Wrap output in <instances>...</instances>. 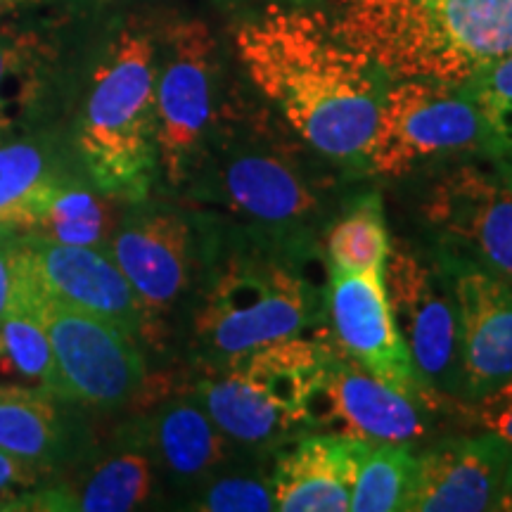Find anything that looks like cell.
Instances as JSON below:
<instances>
[{"label":"cell","instance_id":"2e32d148","mask_svg":"<svg viewBox=\"0 0 512 512\" xmlns=\"http://www.w3.org/2000/svg\"><path fill=\"white\" fill-rule=\"evenodd\" d=\"M512 503V446L486 432L451 439L415 458L408 508L415 512H484Z\"/></svg>","mask_w":512,"mask_h":512},{"label":"cell","instance_id":"4316f807","mask_svg":"<svg viewBox=\"0 0 512 512\" xmlns=\"http://www.w3.org/2000/svg\"><path fill=\"white\" fill-rule=\"evenodd\" d=\"M0 370L15 377L17 384L41 387L53 394V347L36 313L10 309L0 320Z\"/></svg>","mask_w":512,"mask_h":512},{"label":"cell","instance_id":"5bb4252c","mask_svg":"<svg viewBox=\"0 0 512 512\" xmlns=\"http://www.w3.org/2000/svg\"><path fill=\"white\" fill-rule=\"evenodd\" d=\"M384 268L344 271L328 266V318L332 335L342 354L425 408L411 356L396 328Z\"/></svg>","mask_w":512,"mask_h":512},{"label":"cell","instance_id":"7402d4cb","mask_svg":"<svg viewBox=\"0 0 512 512\" xmlns=\"http://www.w3.org/2000/svg\"><path fill=\"white\" fill-rule=\"evenodd\" d=\"M69 510L128 512L143 508L157 494V467L131 432L124 446L98 460L81 482L62 484Z\"/></svg>","mask_w":512,"mask_h":512},{"label":"cell","instance_id":"9a60e30c","mask_svg":"<svg viewBox=\"0 0 512 512\" xmlns=\"http://www.w3.org/2000/svg\"><path fill=\"white\" fill-rule=\"evenodd\" d=\"M434 259L458 306L465 399L479 401L512 377V285L451 247Z\"/></svg>","mask_w":512,"mask_h":512},{"label":"cell","instance_id":"484cf974","mask_svg":"<svg viewBox=\"0 0 512 512\" xmlns=\"http://www.w3.org/2000/svg\"><path fill=\"white\" fill-rule=\"evenodd\" d=\"M415 456L406 444H370L358 470L349 510L396 512L408 508Z\"/></svg>","mask_w":512,"mask_h":512},{"label":"cell","instance_id":"30bf717a","mask_svg":"<svg viewBox=\"0 0 512 512\" xmlns=\"http://www.w3.org/2000/svg\"><path fill=\"white\" fill-rule=\"evenodd\" d=\"M384 280L427 411H437L451 396L465 399L460 318L444 268L434 256L425 261L396 247L389 252Z\"/></svg>","mask_w":512,"mask_h":512},{"label":"cell","instance_id":"d4e9b609","mask_svg":"<svg viewBox=\"0 0 512 512\" xmlns=\"http://www.w3.org/2000/svg\"><path fill=\"white\" fill-rule=\"evenodd\" d=\"M389 235L384 207L377 192L361 195L328 230V266L344 271H368L387 266Z\"/></svg>","mask_w":512,"mask_h":512},{"label":"cell","instance_id":"5b68a950","mask_svg":"<svg viewBox=\"0 0 512 512\" xmlns=\"http://www.w3.org/2000/svg\"><path fill=\"white\" fill-rule=\"evenodd\" d=\"M155 86V36L128 22L95 67L74 140L88 183L117 200H147L159 174Z\"/></svg>","mask_w":512,"mask_h":512},{"label":"cell","instance_id":"f1b7e54d","mask_svg":"<svg viewBox=\"0 0 512 512\" xmlns=\"http://www.w3.org/2000/svg\"><path fill=\"white\" fill-rule=\"evenodd\" d=\"M192 510L204 512H268L275 510L273 477L261 472H226L211 475L197 486L190 503Z\"/></svg>","mask_w":512,"mask_h":512},{"label":"cell","instance_id":"6da1fadb","mask_svg":"<svg viewBox=\"0 0 512 512\" xmlns=\"http://www.w3.org/2000/svg\"><path fill=\"white\" fill-rule=\"evenodd\" d=\"M247 79L316 155L366 171L392 76L337 29L335 17L268 5L235 31Z\"/></svg>","mask_w":512,"mask_h":512},{"label":"cell","instance_id":"d6a6232c","mask_svg":"<svg viewBox=\"0 0 512 512\" xmlns=\"http://www.w3.org/2000/svg\"><path fill=\"white\" fill-rule=\"evenodd\" d=\"M24 3H34V0H0V15H5V12L15 10V8H19V5H24Z\"/></svg>","mask_w":512,"mask_h":512},{"label":"cell","instance_id":"cb8c5ba5","mask_svg":"<svg viewBox=\"0 0 512 512\" xmlns=\"http://www.w3.org/2000/svg\"><path fill=\"white\" fill-rule=\"evenodd\" d=\"M112 200H117V197L91 190L86 183L79 181L62 190L50 202L41 221L29 233L22 235L62 242V245L110 249L112 235L119 226V219H114Z\"/></svg>","mask_w":512,"mask_h":512},{"label":"cell","instance_id":"ffe728a7","mask_svg":"<svg viewBox=\"0 0 512 512\" xmlns=\"http://www.w3.org/2000/svg\"><path fill=\"white\" fill-rule=\"evenodd\" d=\"M74 183L79 176L53 138L0 143V233H29L50 202Z\"/></svg>","mask_w":512,"mask_h":512},{"label":"cell","instance_id":"f546056e","mask_svg":"<svg viewBox=\"0 0 512 512\" xmlns=\"http://www.w3.org/2000/svg\"><path fill=\"white\" fill-rule=\"evenodd\" d=\"M46 472L31 467L10 453L0 451V510L15 508L17 498L31 489H38Z\"/></svg>","mask_w":512,"mask_h":512},{"label":"cell","instance_id":"8992f818","mask_svg":"<svg viewBox=\"0 0 512 512\" xmlns=\"http://www.w3.org/2000/svg\"><path fill=\"white\" fill-rule=\"evenodd\" d=\"M335 339L290 337L211 366L195 399L233 446L261 453L311 430Z\"/></svg>","mask_w":512,"mask_h":512},{"label":"cell","instance_id":"277c9868","mask_svg":"<svg viewBox=\"0 0 512 512\" xmlns=\"http://www.w3.org/2000/svg\"><path fill=\"white\" fill-rule=\"evenodd\" d=\"M335 22L392 79L463 83L512 55V0H337Z\"/></svg>","mask_w":512,"mask_h":512},{"label":"cell","instance_id":"52a82bcc","mask_svg":"<svg viewBox=\"0 0 512 512\" xmlns=\"http://www.w3.org/2000/svg\"><path fill=\"white\" fill-rule=\"evenodd\" d=\"M155 105L159 174L171 188H185L233 112L223 102L219 41L200 19L166 29L157 48Z\"/></svg>","mask_w":512,"mask_h":512},{"label":"cell","instance_id":"d6986e66","mask_svg":"<svg viewBox=\"0 0 512 512\" xmlns=\"http://www.w3.org/2000/svg\"><path fill=\"white\" fill-rule=\"evenodd\" d=\"M128 432L145 448L157 472L190 489L216 475L233 446L195 396L164 403Z\"/></svg>","mask_w":512,"mask_h":512},{"label":"cell","instance_id":"4dcf8cb0","mask_svg":"<svg viewBox=\"0 0 512 512\" xmlns=\"http://www.w3.org/2000/svg\"><path fill=\"white\" fill-rule=\"evenodd\" d=\"M475 403L477 418L484 425V430L512 446V377Z\"/></svg>","mask_w":512,"mask_h":512},{"label":"cell","instance_id":"44dd1931","mask_svg":"<svg viewBox=\"0 0 512 512\" xmlns=\"http://www.w3.org/2000/svg\"><path fill=\"white\" fill-rule=\"evenodd\" d=\"M55 394L29 384H0V451L48 472L76 453L74 427Z\"/></svg>","mask_w":512,"mask_h":512},{"label":"cell","instance_id":"1f68e13d","mask_svg":"<svg viewBox=\"0 0 512 512\" xmlns=\"http://www.w3.org/2000/svg\"><path fill=\"white\" fill-rule=\"evenodd\" d=\"M15 252L17 235L0 233V320L8 316L15 292Z\"/></svg>","mask_w":512,"mask_h":512},{"label":"cell","instance_id":"ba28073f","mask_svg":"<svg viewBox=\"0 0 512 512\" xmlns=\"http://www.w3.org/2000/svg\"><path fill=\"white\" fill-rule=\"evenodd\" d=\"M370 138L366 169L399 178L422 166L489 152L482 114L460 83L439 79H392Z\"/></svg>","mask_w":512,"mask_h":512},{"label":"cell","instance_id":"7c38bea8","mask_svg":"<svg viewBox=\"0 0 512 512\" xmlns=\"http://www.w3.org/2000/svg\"><path fill=\"white\" fill-rule=\"evenodd\" d=\"M36 302L86 311L140 335L143 311L110 249L62 245L17 235L15 292L10 309L34 313Z\"/></svg>","mask_w":512,"mask_h":512},{"label":"cell","instance_id":"3957f363","mask_svg":"<svg viewBox=\"0 0 512 512\" xmlns=\"http://www.w3.org/2000/svg\"><path fill=\"white\" fill-rule=\"evenodd\" d=\"M204 228L209 264L192 332L211 366L323 323L328 283L318 275L320 252L228 238L207 223Z\"/></svg>","mask_w":512,"mask_h":512},{"label":"cell","instance_id":"9c48e42d","mask_svg":"<svg viewBox=\"0 0 512 512\" xmlns=\"http://www.w3.org/2000/svg\"><path fill=\"white\" fill-rule=\"evenodd\" d=\"M145 202H136L119 221L110 254L140 302V335L157 339L195 290L197 278H204L209 235L202 221L195 223L185 211Z\"/></svg>","mask_w":512,"mask_h":512},{"label":"cell","instance_id":"ac0fdd59","mask_svg":"<svg viewBox=\"0 0 512 512\" xmlns=\"http://www.w3.org/2000/svg\"><path fill=\"white\" fill-rule=\"evenodd\" d=\"M373 441L344 434L311 432L299 437L275 460V510L344 512L363 458Z\"/></svg>","mask_w":512,"mask_h":512},{"label":"cell","instance_id":"7a4b0ae2","mask_svg":"<svg viewBox=\"0 0 512 512\" xmlns=\"http://www.w3.org/2000/svg\"><path fill=\"white\" fill-rule=\"evenodd\" d=\"M185 188L207 207L202 221L214 233L320 252L323 183L297 147L266 124L242 121L230 112Z\"/></svg>","mask_w":512,"mask_h":512},{"label":"cell","instance_id":"4fadbf2b","mask_svg":"<svg viewBox=\"0 0 512 512\" xmlns=\"http://www.w3.org/2000/svg\"><path fill=\"white\" fill-rule=\"evenodd\" d=\"M422 214L439 245L512 285V171L458 164L427 192Z\"/></svg>","mask_w":512,"mask_h":512},{"label":"cell","instance_id":"8fae6325","mask_svg":"<svg viewBox=\"0 0 512 512\" xmlns=\"http://www.w3.org/2000/svg\"><path fill=\"white\" fill-rule=\"evenodd\" d=\"M55 361L53 394L64 403L117 408L145 384L136 335L110 320L57 302H36Z\"/></svg>","mask_w":512,"mask_h":512},{"label":"cell","instance_id":"603a6c76","mask_svg":"<svg viewBox=\"0 0 512 512\" xmlns=\"http://www.w3.org/2000/svg\"><path fill=\"white\" fill-rule=\"evenodd\" d=\"M50 50L36 31L0 27V133L15 128L41 100Z\"/></svg>","mask_w":512,"mask_h":512},{"label":"cell","instance_id":"e0dca14e","mask_svg":"<svg viewBox=\"0 0 512 512\" xmlns=\"http://www.w3.org/2000/svg\"><path fill=\"white\" fill-rule=\"evenodd\" d=\"M418 408V403L377 380L335 344L328 370L313 399L309 432L344 434L373 444L387 441L411 446L425 434Z\"/></svg>","mask_w":512,"mask_h":512},{"label":"cell","instance_id":"83f0119b","mask_svg":"<svg viewBox=\"0 0 512 512\" xmlns=\"http://www.w3.org/2000/svg\"><path fill=\"white\" fill-rule=\"evenodd\" d=\"M475 102L496 157H512V55L486 64L460 83Z\"/></svg>","mask_w":512,"mask_h":512}]
</instances>
